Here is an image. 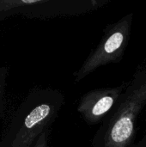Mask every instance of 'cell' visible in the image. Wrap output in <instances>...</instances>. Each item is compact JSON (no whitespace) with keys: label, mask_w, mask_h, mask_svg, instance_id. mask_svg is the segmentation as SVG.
<instances>
[{"label":"cell","mask_w":146,"mask_h":147,"mask_svg":"<svg viewBox=\"0 0 146 147\" xmlns=\"http://www.w3.org/2000/svg\"><path fill=\"white\" fill-rule=\"evenodd\" d=\"M65 96L52 88H34L18 106L0 139V147H31L58 118Z\"/></svg>","instance_id":"1"},{"label":"cell","mask_w":146,"mask_h":147,"mask_svg":"<svg viewBox=\"0 0 146 147\" xmlns=\"http://www.w3.org/2000/svg\"><path fill=\"white\" fill-rule=\"evenodd\" d=\"M146 109V59L136 69L115 109L102 122L92 147H133L136 125Z\"/></svg>","instance_id":"2"},{"label":"cell","mask_w":146,"mask_h":147,"mask_svg":"<svg viewBox=\"0 0 146 147\" xmlns=\"http://www.w3.org/2000/svg\"><path fill=\"white\" fill-rule=\"evenodd\" d=\"M133 16V13L130 12L105 28L99 44L73 73L75 84H78L99 68L120 63L123 59L132 34Z\"/></svg>","instance_id":"3"},{"label":"cell","mask_w":146,"mask_h":147,"mask_svg":"<svg viewBox=\"0 0 146 147\" xmlns=\"http://www.w3.org/2000/svg\"><path fill=\"white\" fill-rule=\"evenodd\" d=\"M127 84L128 81L117 86L98 88L86 92L78 102L77 113L88 125L102 122L119 103Z\"/></svg>","instance_id":"4"},{"label":"cell","mask_w":146,"mask_h":147,"mask_svg":"<svg viewBox=\"0 0 146 147\" xmlns=\"http://www.w3.org/2000/svg\"><path fill=\"white\" fill-rule=\"evenodd\" d=\"M30 0H0V13L10 11V10H20L22 8L28 5Z\"/></svg>","instance_id":"5"},{"label":"cell","mask_w":146,"mask_h":147,"mask_svg":"<svg viewBox=\"0 0 146 147\" xmlns=\"http://www.w3.org/2000/svg\"><path fill=\"white\" fill-rule=\"evenodd\" d=\"M8 73L9 70L6 66H3L0 68V117L2 115L5 105V92Z\"/></svg>","instance_id":"6"},{"label":"cell","mask_w":146,"mask_h":147,"mask_svg":"<svg viewBox=\"0 0 146 147\" xmlns=\"http://www.w3.org/2000/svg\"><path fill=\"white\" fill-rule=\"evenodd\" d=\"M50 129L45 131L36 140L33 147H48V140H49Z\"/></svg>","instance_id":"7"},{"label":"cell","mask_w":146,"mask_h":147,"mask_svg":"<svg viewBox=\"0 0 146 147\" xmlns=\"http://www.w3.org/2000/svg\"><path fill=\"white\" fill-rule=\"evenodd\" d=\"M145 122H146V118H145ZM133 147H146V133L143 136V138L141 139V140L138 143L135 144Z\"/></svg>","instance_id":"8"}]
</instances>
